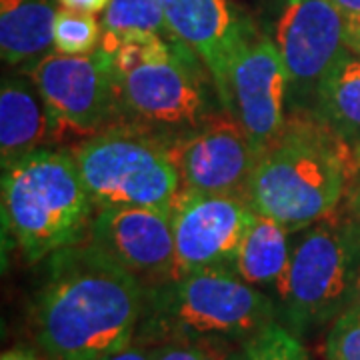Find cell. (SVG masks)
I'll use <instances>...</instances> for the list:
<instances>
[{"mask_svg": "<svg viewBox=\"0 0 360 360\" xmlns=\"http://www.w3.org/2000/svg\"><path fill=\"white\" fill-rule=\"evenodd\" d=\"M40 360H56V359H51V356H46V354H42V356H40Z\"/></svg>", "mask_w": 360, "mask_h": 360, "instance_id": "32", "label": "cell"}, {"mask_svg": "<svg viewBox=\"0 0 360 360\" xmlns=\"http://www.w3.org/2000/svg\"><path fill=\"white\" fill-rule=\"evenodd\" d=\"M347 49L360 56V16L347 18Z\"/></svg>", "mask_w": 360, "mask_h": 360, "instance_id": "27", "label": "cell"}, {"mask_svg": "<svg viewBox=\"0 0 360 360\" xmlns=\"http://www.w3.org/2000/svg\"><path fill=\"white\" fill-rule=\"evenodd\" d=\"M51 0H0V54L6 65L34 63L54 49Z\"/></svg>", "mask_w": 360, "mask_h": 360, "instance_id": "16", "label": "cell"}, {"mask_svg": "<svg viewBox=\"0 0 360 360\" xmlns=\"http://www.w3.org/2000/svg\"><path fill=\"white\" fill-rule=\"evenodd\" d=\"M276 302L229 266L188 272L146 288L139 333L150 345L248 340L276 321Z\"/></svg>", "mask_w": 360, "mask_h": 360, "instance_id": "3", "label": "cell"}, {"mask_svg": "<svg viewBox=\"0 0 360 360\" xmlns=\"http://www.w3.org/2000/svg\"><path fill=\"white\" fill-rule=\"evenodd\" d=\"M252 217L243 196L180 191L172 205L176 278L194 270L232 269Z\"/></svg>", "mask_w": 360, "mask_h": 360, "instance_id": "11", "label": "cell"}, {"mask_svg": "<svg viewBox=\"0 0 360 360\" xmlns=\"http://www.w3.org/2000/svg\"><path fill=\"white\" fill-rule=\"evenodd\" d=\"M144 304V284L103 248L80 240L46 258L30 326L51 359L101 360L134 338Z\"/></svg>", "mask_w": 360, "mask_h": 360, "instance_id": "1", "label": "cell"}, {"mask_svg": "<svg viewBox=\"0 0 360 360\" xmlns=\"http://www.w3.org/2000/svg\"><path fill=\"white\" fill-rule=\"evenodd\" d=\"M0 360H40V356L30 348H11L2 354Z\"/></svg>", "mask_w": 360, "mask_h": 360, "instance_id": "28", "label": "cell"}, {"mask_svg": "<svg viewBox=\"0 0 360 360\" xmlns=\"http://www.w3.org/2000/svg\"><path fill=\"white\" fill-rule=\"evenodd\" d=\"M26 72L49 108L54 139L90 136L110 127L122 108L112 56L101 46L78 56L51 52Z\"/></svg>", "mask_w": 360, "mask_h": 360, "instance_id": "7", "label": "cell"}, {"mask_svg": "<svg viewBox=\"0 0 360 360\" xmlns=\"http://www.w3.org/2000/svg\"><path fill=\"white\" fill-rule=\"evenodd\" d=\"M202 63L184 44L153 63L116 75L122 110L141 124L191 130L208 118Z\"/></svg>", "mask_w": 360, "mask_h": 360, "instance_id": "8", "label": "cell"}, {"mask_svg": "<svg viewBox=\"0 0 360 360\" xmlns=\"http://www.w3.org/2000/svg\"><path fill=\"white\" fill-rule=\"evenodd\" d=\"M153 360H212V356L193 342H160L153 350Z\"/></svg>", "mask_w": 360, "mask_h": 360, "instance_id": "23", "label": "cell"}, {"mask_svg": "<svg viewBox=\"0 0 360 360\" xmlns=\"http://www.w3.org/2000/svg\"><path fill=\"white\" fill-rule=\"evenodd\" d=\"M172 37L202 63L220 106L229 108V77L238 51L255 32L231 0H160Z\"/></svg>", "mask_w": 360, "mask_h": 360, "instance_id": "14", "label": "cell"}, {"mask_svg": "<svg viewBox=\"0 0 360 360\" xmlns=\"http://www.w3.org/2000/svg\"><path fill=\"white\" fill-rule=\"evenodd\" d=\"M326 360H360V310L348 307L336 316L324 340Z\"/></svg>", "mask_w": 360, "mask_h": 360, "instance_id": "22", "label": "cell"}, {"mask_svg": "<svg viewBox=\"0 0 360 360\" xmlns=\"http://www.w3.org/2000/svg\"><path fill=\"white\" fill-rule=\"evenodd\" d=\"M101 25L103 39H116L127 32H155L176 40L168 28L160 0H110Z\"/></svg>", "mask_w": 360, "mask_h": 360, "instance_id": "19", "label": "cell"}, {"mask_svg": "<svg viewBox=\"0 0 360 360\" xmlns=\"http://www.w3.org/2000/svg\"><path fill=\"white\" fill-rule=\"evenodd\" d=\"M103 25L86 13L58 11L54 18V52L60 54H90L101 46Z\"/></svg>", "mask_w": 360, "mask_h": 360, "instance_id": "20", "label": "cell"}, {"mask_svg": "<svg viewBox=\"0 0 360 360\" xmlns=\"http://www.w3.org/2000/svg\"><path fill=\"white\" fill-rule=\"evenodd\" d=\"M180 191L246 198L260 153L236 116L210 115L202 124L170 139Z\"/></svg>", "mask_w": 360, "mask_h": 360, "instance_id": "9", "label": "cell"}, {"mask_svg": "<svg viewBox=\"0 0 360 360\" xmlns=\"http://www.w3.org/2000/svg\"><path fill=\"white\" fill-rule=\"evenodd\" d=\"M2 229L28 262L89 234L94 205L70 153L39 148L2 167Z\"/></svg>", "mask_w": 360, "mask_h": 360, "instance_id": "4", "label": "cell"}, {"mask_svg": "<svg viewBox=\"0 0 360 360\" xmlns=\"http://www.w3.org/2000/svg\"><path fill=\"white\" fill-rule=\"evenodd\" d=\"M316 120L340 141L360 150V56L347 51L322 78L316 94Z\"/></svg>", "mask_w": 360, "mask_h": 360, "instance_id": "18", "label": "cell"}, {"mask_svg": "<svg viewBox=\"0 0 360 360\" xmlns=\"http://www.w3.org/2000/svg\"><path fill=\"white\" fill-rule=\"evenodd\" d=\"M66 11H77V13L98 14L106 11L110 0H56Z\"/></svg>", "mask_w": 360, "mask_h": 360, "instance_id": "26", "label": "cell"}, {"mask_svg": "<svg viewBox=\"0 0 360 360\" xmlns=\"http://www.w3.org/2000/svg\"><path fill=\"white\" fill-rule=\"evenodd\" d=\"M243 347L252 360H309L298 336L276 321L245 340Z\"/></svg>", "mask_w": 360, "mask_h": 360, "instance_id": "21", "label": "cell"}, {"mask_svg": "<svg viewBox=\"0 0 360 360\" xmlns=\"http://www.w3.org/2000/svg\"><path fill=\"white\" fill-rule=\"evenodd\" d=\"M89 240L132 272L144 288L176 278L172 210L150 206L96 210L90 222Z\"/></svg>", "mask_w": 360, "mask_h": 360, "instance_id": "12", "label": "cell"}, {"mask_svg": "<svg viewBox=\"0 0 360 360\" xmlns=\"http://www.w3.org/2000/svg\"><path fill=\"white\" fill-rule=\"evenodd\" d=\"M274 44L288 77V92L314 96L321 80L347 49V16L333 0H283Z\"/></svg>", "mask_w": 360, "mask_h": 360, "instance_id": "10", "label": "cell"}, {"mask_svg": "<svg viewBox=\"0 0 360 360\" xmlns=\"http://www.w3.org/2000/svg\"><path fill=\"white\" fill-rule=\"evenodd\" d=\"M298 232L276 290V309L284 326L302 336L333 322L348 307L360 245L347 219L335 214Z\"/></svg>", "mask_w": 360, "mask_h": 360, "instance_id": "6", "label": "cell"}, {"mask_svg": "<svg viewBox=\"0 0 360 360\" xmlns=\"http://www.w3.org/2000/svg\"><path fill=\"white\" fill-rule=\"evenodd\" d=\"M336 4V8L345 14L347 18L352 16H360V0H333Z\"/></svg>", "mask_w": 360, "mask_h": 360, "instance_id": "30", "label": "cell"}, {"mask_svg": "<svg viewBox=\"0 0 360 360\" xmlns=\"http://www.w3.org/2000/svg\"><path fill=\"white\" fill-rule=\"evenodd\" d=\"M360 165V150L326 127L288 124L262 153L246 200L258 214L298 232L333 217Z\"/></svg>", "mask_w": 360, "mask_h": 360, "instance_id": "2", "label": "cell"}, {"mask_svg": "<svg viewBox=\"0 0 360 360\" xmlns=\"http://www.w3.org/2000/svg\"><path fill=\"white\" fill-rule=\"evenodd\" d=\"M290 232L283 222L255 212L232 269L252 286L276 292L292 255Z\"/></svg>", "mask_w": 360, "mask_h": 360, "instance_id": "17", "label": "cell"}, {"mask_svg": "<svg viewBox=\"0 0 360 360\" xmlns=\"http://www.w3.org/2000/svg\"><path fill=\"white\" fill-rule=\"evenodd\" d=\"M52 136L49 108L34 82L2 78L0 86V156L2 167L39 150Z\"/></svg>", "mask_w": 360, "mask_h": 360, "instance_id": "15", "label": "cell"}, {"mask_svg": "<svg viewBox=\"0 0 360 360\" xmlns=\"http://www.w3.org/2000/svg\"><path fill=\"white\" fill-rule=\"evenodd\" d=\"M224 360H252L250 359V354L246 352L245 347H240L238 350H234L231 354H226V359Z\"/></svg>", "mask_w": 360, "mask_h": 360, "instance_id": "31", "label": "cell"}, {"mask_svg": "<svg viewBox=\"0 0 360 360\" xmlns=\"http://www.w3.org/2000/svg\"><path fill=\"white\" fill-rule=\"evenodd\" d=\"M70 155L94 210L150 206L172 210L180 174L170 139L146 124H110L78 142Z\"/></svg>", "mask_w": 360, "mask_h": 360, "instance_id": "5", "label": "cell"}, {"mask_svg": "<svg viewBox=\"0 0 360 360\" xmlns=\"http://www.w3.org/2000/svg\"><path fill=\"white\" fill-rule=\"evenodd\" d=\"M288 77L274 40L248 37L238 51L229 77V112L248 132L262 155L283 136L286 129Z\"/></svg>", "mask_w": 360, "mask_h": 360, "instance_id": "13", "label": "cell"}, {"mask_svg": "<svg viewBox=\"0 0 360 360\" xmlns=\"http://www.w3.org/2000/svg\"><path fill=\"white\" fill-rule=\"evenodd\" d=\"M348 307L360 310V258H359V264H356V270H354V278H352V288H350Z\"/></svg>", "mask_w": 360, "mask_h": 360, "instance_id": "29", "label": "cell"}, {"mask_svg": "<svg viewBox=\"0 0 360 360\" xmlns=\"http://www.w3.org/2000/svg\"><path fill=\"white\" fill-rule=\"evenodd\" d=\"M345 219H347L350 231L354 232L360 245V165L350 180L347 191V208H345Z\"/></svg>", "mask_w": 360, "mask_h": 360, "instance_id": "24", "label": "cell"}, {"mask_svg": "<svg viewBox=\"0 0 360 360\" xmlns=\"http://www.w3.org/2000/svg\"><path fill=\"white\" fill-rule=\"evenodd\" d=\"M153 350H155V347H150L148 340L136 336V340L132 338L127 347L101 360H153Z\"/></svg>", "mask_w": 360, "mask_h": 360, "instance_id": "25", "label": "cell"}]
</instances>
